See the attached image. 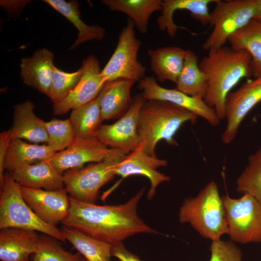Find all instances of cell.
<instances>
[{
  "label": "cell",
  "instance_id": "obj_1",
  "mask_svg": "<svg viewBox=\"0 0 261 261\" xmlns=\"http://www.w3.org/2000/svg\"><path fill=\"white\" fill-rule=\"evenodd\" d=\"M145 189L141 188L127 202L118 205H98L70 197L69 213L61 223L112 246L138 233H158L137 214Z\"/></svg>",
  "mask_w": 261,
  "mask_h": 261
},
{
  "label": "cell",
  "instance_id": "obj_2",
  "mask_svg": "<svg viewBox=\"0 0 261 261\" xmlns=\"http://www.w3.org/2000/svg\"><path fill=\"white\" fill-rule=\"evenodd\" d=\"M208 51L199 63L207 84L203 100L221 120L225 118V101L230 91L242 79L252 75L251 57L246 50L226 46Z\"/></svg>",
  "mask_w": 261,
  "mask_h": 261
},
{
  "label": "cell",
  "instance_id": "obj_3",
  "mask_svg": "<svg viewBox=\"0 0 261 261\" xmlns=\"http://www.w3.org/2000/svg\"><path fill=\"white\" fill-rule=\"evenodd\" d=\"M199 117L174 103L159 100L146 101L140 111L138 133L141 145L147 154L156 156L155 147L163 140L170 145H177L174 136L187 122L194 124Z\"/></svg>",
  "mask_w": 261,
  "mask_h": 261
},
{
  "label": "cell",
  "instance_id": "obj_4",
  "mask_svg": "<svg viewBox=\"0 0 261 261\" xmlns=\"http://www.w3.org/2000/svg\"><path fill=\"white\" fill-rule=\"evenodd\" d=\"M178 219L181 224H189L212 242L228 234L225 209L216 182H209L196 196L186 198L179 209Z\"/></svg>",
  "mask_w": 261,
  "mask_h": 261
},
{
  "label": "cell",
  "instance_id": "obj_5",
  "mask_svg": "<svg viewBox=\"0 0 261 261\" xmlns=\"http://www.w3.org/2000/svg\"><path fill=\"white\" fill-rule=\"evenodd\" d=\"M17 228L39 232L65 243L61 232L41 220L25 202L21 186L11 172L4 174L0 187V229Z\"/></svg>",
  "mask_w": 261,
  "mask_h": 261
},
{
  "label": "cell",
  "instance_id": "obj_6",
  "mask_svg": "<svg viewBox=\"0 0 261 261\" xmlns=\"http://www.w3.org/2000/svg\"><path fill=\"white\" fill-rule=\"evenodd\" d=\"M126 155L122 151L114 148L102 161L65 172L62 174L63 182L69 196L80 202L95 203L99 190L116 175L118 164Z\"/></svg>",
  "mask_w": 261,
  "mask_h": 261
},
{
  "label": "cell",
  "instance_id": "obj_7",
  "mask_svg": "<svg viewBox=\"0 0 261 261\" xmlns=\"http://www.w3.org/2000/svg\"><path fill=\"white\" fill-rule=\"evenodd\" d=\"M216 4L210 13L213 29L203 45L207 51L224 46L232 34L254 19L257 13V0H218Z\"/></svg>",
  "mask_w": 261,
  "mask_h": 261
},
{
  "label": "cell",
  "instance_id": "obj_8",
  "mask_svg": "<svg viewBox=\"0 0 261 261\" xmlns=\"http://www.w3.org/2000/svg\"><path fill=\"white\" fill-rule=\"evenodd\" d=\"M232 242L240 244L261 242V203L245 193L238 199L222 196Z\"/></svg>",
  "mask_w": 261,
  "mask_h": 261
},
{
  "label": "cell",
  "instance_id": "obj_9",
  "mask_svg": "<svg viewBox=\"0 0 261 261\" xmlns=\"http://www.w3.org/2000/svg\"><path fill=\"white\" fill-rule=\"evenodd\" d=\"M135 28L132 20L128 19L119 35L114 53L102 70L106 82L118 79L139 82L145 77L146 68L137 58L142 43L136 37Z\"/></svg>",
  "mask_w": 261,
  "mask_h": 261
},
{
  "label": "cell",
  "instance_id": "obj_10",
  "mask_svg": "<svg viewBox=\"0 0 261 261\" xmlns=\"http://www.w3.org/2000/svg\"><path fill=\"white\" fill-rule=\"evenodd\" d=\"M145 100L137 95L126 112L114 123L102 125L96 134L97 138L106 146H110L129 154L140 145L137 126L139 114Z\"/></svg>",
  "mask_w": 261,
  "mask_h": 261
},
{
  "label": "cell",
  "instance_id": "obj_11",
  "mask_svg": "<svg viewBox=\"0 0 261 261\" xmlns=\"http://www.w3.org/2000/svg\"><path fill=\"white\" fill-rule=\"evenodd\" d=\"M261 102V75L247 80L239 88L230 92L225 101V129L221 135L223 144L229 145L235 139L243 119Z\"/></svg>",
  "mask_w": 261,
  "mask_h": 261
},
{
  "label": "cell",
  "instance_id": "obj_12",
  "mask_svg": "<svg viewBox=\"0 0 261 261\" xmlns=\"http://www.w3.org/2000/svg\"><path fill=\"white\" fill-rule=\"evenodd\" d=\"M82 75L74 88L59 103L53 105L55 116L64 115L96 98L106 83L97 58L89 55L83 60Z\"/></svg>",
  "mask_w": 261,
  "mask_h": 261
},
{
  "label": "cell",
  "instance_id": "obj_13",
  "mask_svg": "<svg viewBox=\"0 0 261 261\" xmlns=\"http://www.w3.org/2000/svg\"><path fill=\"white\" fill-rule=\"evenodd\" d=\"M139 88L145 101L168 102L182 107L205 119L212 126H217L220 119L215 110L200 97L188 95L177 89H168L160 86L153 77L145 76L139 82Z\"/></svg>",
  "mask_w": 261,
  "mask_h": 261
},
{
  "label": "cell",
  "instance_id": "obj_14",
  "mask_svg": "<svg viewBox=\"0 0 261 261\" xmlns=\"http://www.w3.org/2000/svg\"><path fill=\"white\" fill-rule=\"evenodd\" d=\"M97 138H75L72 143L63 151L56 153L49 161L60 174L80 168L86 163L99 162L113 151Z\"/></svg>",
  "mask_w": 261,
  "mask_h": 261
},
{
  "label": "cell",
  "instance_id": "obj_15",
  "mask_svg": "<svg viewBox=\"0 0 261 261\" xmlns=\"http://www.w3.org/2000/svg\"><path fill=\"white\" fill-rule=\"evenodd\" d=\"M21 188L25 202L44 222L57 227L67 217L70 197L65 188L55 190Z\"/></svg>",
  "mask_w": 261,
  "mask_h": 261
},
{
  "label": "cell",
  "instance_id": "obj_16",
  "mask_svg": "<svg viewBox=\"0 0 261 261\" xmlns=\"http://www.w3.org/2000/svg\"><path fill=\"white\" fill-rule=\"evenodd\" d=\"M167 165V161L147 153L139 145L134 150L127 155L117 165L116 175L122 179L132 175H142L149 180L150 187L147 194L149 201L154 196L156 189L161 183L169 182L171 177L159 172L157 169Z\"/></svg>",
  "mask_w": 261,
  "mask_h": 261
},
{
  "label": "cell",
  "instance_id": "obj_17",
  "mask_svg": "<svg viewBox=\"0 0 261 261\" xmlns=\"http://www.w3.org/2000/svg\"><path fill=\"white\" fill-rule=\"evenodd\" d=\"M218 0H164L162 1V14L157 20L159 29L166 31L170 37H174L177 29H185L193 35L184 27L176 25L173 20L174 12L179 10H186L190 12L193 19L200 22L203 26L210 24L211 15L209 12V4L216 3Z\"/></svg>",
  "mask_w": 261,
  "mask_h": 261
},
{
  "label": "cell",
  "instance_id": "obj_18",
  "mask_svg": "<svg viewBox=\"0 0 261 261\" xmlns=\"http://www.w3.org/2000/svg\"><path fill=\"white\" fill-rule=\"evenodd\" d=\"M36 231L8 228L0 232V260L1 261H30L39 244Z\"/></svg>",
  "mask_w": 261,
  "mask_h": 261
},
{
  "label": "cell",
  "instance_id": "obj_19",
  "mask_svg": "<svg viewBox=\"0 0 261 261\" xmlns=\"http://www.w3.org/2000/svg\"><path fill=\"white\" fill-rule=\"evenodd\" d=\"M53 59V53L46 48L39 49L31 57L22 58L20 77L23 83L49 97Z\"/></svg>",
  "mask_w": 261,
  "mask_h": 261
},
{
  "label": "cell",
  "instance_id": "obj_20",
  "mask_svg": "<svg viewBox=\"0 0 261 261\" xmlns=\"http://www.w3.org/2000/svg\"><path fill=\"white\" fill-rule=\"evenodd\" d=\"M11 173L22 187L48 190L64 188L63 175L52 166L48 160L21 166Z\"/></svg>",
  "mask_w": 261,
  "mask_h": 261
},
{
  "label": "cell",
  "instance_id": "obj_21",
  "mask_svg": "<svg viewBox=\"0 0 261 261\" xmlns=\"http://www.w3.org/2000/svg\"><path fill=\"white\" fill-rule=\"evenodd\" d=\"M34 107L29 100L14 106L13 125L10 128L12 139L25 140L34 144L47 143L45 122L35 115Z\"/></svg>",
  "mask_w": 261,
  "mask_h": 261
},
{
  "label": "cell",
  "instance_id": "obj_22",
  "mask_svg": "<svg viewBox=\"0 0 261 261\" xmlns=\"http://www.w3.org/2000/svg\"><path fill=\"white\" fill-rule=\"evenodd\" d=\"M134 83L118 79L104 84L97 97L103 120L121 117L129 110L133 102L130 90Z\"/></svg>",
  "mask_w": 261,
  "mask_h": 261
},
{
  "label": "cell",
  "instance_id": "obj_23",
  "mask_svg": "<svg viewBox=\"0 0 261 261\" xmlns=\"http://www.w3.org/2000/svg\"><path fill=\"white\" fill-rule=\"evenodd\" d=\"M188 50L177 46L152 50L147 53L153 72L161 82L169 80L176 83L182 71Z\"/></svg>",
  "mask_w": 261,
  "mask_h": 261
},
{
  "label": "cell",
  "instance_id": "obj_24",
  "mask_svg": "<svg viewBox=\"0 0 261 261\" xmlns=\"http://www.w3.org/2000/svg\"><path fill=\"white\" fill-rule=\"evenodd\" d=\"M56 153L47 145L31 144L22 139H12L4 161L10 172L21 166L50 159Z\"/></svg>",
  "mask_w": 261,
  "mask_h": 261
},
{
  "label": "cell",
  "instance_id": "obj_25",
  "mask_svg": "<svg viewBox=\"0 0 261 261\" xmlns=\"http://www.w3.org/2000/svg\"><path fill=\"white\" fill-rule=\"evenodd\" d=\"M228 41L234 50L246 51L251 57V70L255 77L261 75V22L252 19L234 33Z\"/></svg>",
  "mask_w": 261,
  "mask_h": 261
},
{
  "label": "cell",
  "instance_id": "obj_26",
  "mask_svg": "<svg viewBox=\"0 0 261 261\" xmlns=\"http://www.w3.org/2000/svg\"><path fill=\"white\" fill-rule=\"evenodd\" d=\"M44 1L65 17L78 30V37L70 47V50L74 49L85 42L93 40H101L103 38L105 33L104 29L97 25H87L81 20L79 6L77 1L70 0L68 2L64 0Z\"/></svg>",
  "mask_w": 261,
  "mask_h": 261
},
{
  "label": "cell",
  "instance_id": "obj_27",
  "mask_svg": "<svg viewBox=\"0 0 261 261\" xmlns=\"http://www.w3.org/2000/svg\"><path fill=\"white\" fill-rule=\"evenodd\" d=\"M102 3L111 11L127 14L141 33L147 32L148 20L157 11H162L160 0H103Z\"/></svg>",
  "mask_w": 261,
  "mask_h": 261
},
{
  "label": "cell",
  "instance_id": "obj_28",
  "mask_svg": "<svg viewBox=\"0 0 261 261\" xmlns=\"http://www.w3.org/2000/svg\"><path fill=\"white\" fill-rule=\"evenodd\" d=\"M61 232L66 239L87 261H109L112 246L80 231L64 226Z\"/></svg>",
  "mask_w": 261,
  "mask_h": 261
},
{
  "label": "cell",
  "instance_id": "obj_29",
  "mask_svg": "<svg viewBox=\"0 0 261 261\" xmlns=\"http://www.w3.org/2000/svg\"><path fill=\"white\" fill-rule=\"evenodd\" d=\"M175 84L177 90L188 95L203 99L207 90V81L199 67L198 57L193 51L188 50Z\"/></svg>",
  "mask_w": 261,
  "mask_h": 261
},
{
  "label": "cell",
  "instance_id": "obj_30",
  "mask_svg": "<svg viewBox=\"0 0 261 261\" xmlns=\"http://www.w3.org/2000/svg\"><path fill=\"white\" fill-rule=\"evenodd\" d=\"M71 120L75 138L96 137V134L103 120L98 97L72 110Z\"/></svg>",
  "mask_w": 261,
  "mask_h": 261
},
{
  "label": "cell",
  "instance_id": "obj_31",
  "mask_svg": "<svg viewBox=\"0 0 261 261\" xmlns=\"http://www.w3.org/2000/svg\"><path fill=\"white\" fill-rule=\"evenodd\" d=\"M236 190L261 203V147L249 157L247 165L237 179Z\"/></svg>",
  "mask_w": 261,
  "mask_h": 261
},
{
  "label": "cell",
  "instance_id": "obj_32",
  "mask_svg": "<svg viewBox=\"0 0 261 261\" xmlns=\"http://www.w3.org/2000/svg\"><path fill=\"white\" fill-rule=\"evenodd\" d=\"M47 133V145L56 153L64 150L75 139L70 118L61 120L56 118L45 122Z\"/></svg>",
  "mask_w": 261,
  "mask_h": 261
},
{
  "label": "cell",
  "instance_id": "obj_33",
  "mask_svg": "<svg viewBox=\"0 0 261 261\" xmlns=\"http://www.w3.org/2000/svg\"><path fill=\"white\" fill-rule=\"evenodd\" d=\"M59 241L46 234L40 236L38 248L33 261H79L81 255L66 250Z\"/></svg>",
  "mask_w": 261,
  "mask_h": 261
},
{
  "label": "cell",
  "instance_id": "obj_34",
  "mask_svg": "<svg viewBox=\"0 0 261 261\" xmlns=\"http://www.w3.org/2000/svg\"><path fill=\"white\" fill-rule=\"evenodd\" d=\"M82 72L81 67L76 72H67L54 66L49 97L53 104L61 102L74 88L80 80Z\"/></svg>",
  "mask_w": 261,
  "mask_h": 261
},
{
  "label": "cell",
  "instance_id": "obj_35",
  "mask_svg": "<svg viewBox=\"0 0 261 261\" xmlns=\"http://www.w3.org/2000/svg\"><path fill=\"white\" fill-rule=\"evenodd\" d=\"M209 261H243L241 249L232 241H213Z\"/></svg>",
  "mask_w": 261,
  "mask_h": 261
},
{
  "label": "cell",
  "instance_id": "obj_36",
  "mask_svg": "<svg viewBox=\"0 0 261 261\" xmlns=\"http://www.w3.org/2000/svg\"><path fill=\"white\" fill-rule=\"evenodd\" d=\"M12 140L11 130L3 131L0 133V185H2L4 181V161L5 157Z\"/></svg>",
  "mask_w": 261,
  "mask_h": 261
},
{
  "label": "cell",
  "instance_id": "obj_37",
  "mask_svg": "<svg viewBox=\"0 0 261 261\" xmlns=\"http://www.w3.org/2000/svg\"><path fill=\"white\" fill-rule=\"evenodd\" d=\"M112 256L119 261H142L138 256L129 251L122 242L112 246Z\"/></svg>",
  "mask_w": 261,
  "mask_h": 261
},
{
  "label": "cell",
  "instance_id": "obj_38",
  "mask_svg": "<svg viewBox=\"0 0 261 261\" xmlns=\"http://www.w3.org/2000/svg\"><path fill=\"white\" fill-rule=\"evenodd\" d=\"M255 20L261 22V0H257V9Z\"/></svg>",
  "mask_w": 261,
  "mask_h": 261
},
{
  "label": "cell",
  "instance_id": "obj_39",
  "mask_svg": "<svg viewBox=\"0 0 261 261\" xmlns=\"http://www.w3.org/2000/svg\"><path fill=\"white\" fill-rule=\"evenodd\" d=\"M79 261H87L81 255Z\"/></svg>",
  "mask_w": 261,
  "mask_h": 261
}]
</instances>
